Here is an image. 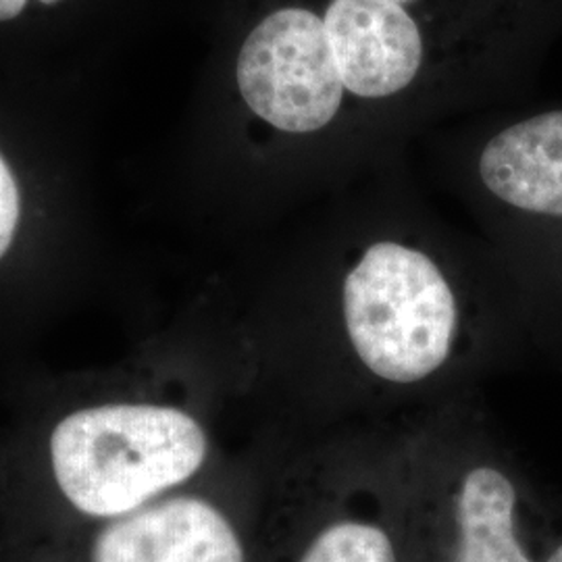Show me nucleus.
Listing matches in <instances>:
<instances>
[{"instance_id": "obj_1", "label": "nucleus", "mask_w": 562, "mask_h": 562, "mask_svg": "<svg viewBox=\"0 0 562 562\" xmlns=\"http://www.w3.org/2000/svg\"><path fill=\"white\" fill-rule=\"evenodd\" d=\"M562 32V0H261L234 88L299 159L371 148L515 101Z\"/></svg>"}, {"instance_id": "obj_2", "label": "nucleus", "mask_w": 562, "mask_h": 562, "mask_svg": "<svg viewBox=\"0 0 562 562\" xmlns=\"http://www.w3.org/2000/svg\"><path fill=\"white\" fill-rule=\"evenodd\" d=\"M209 436L188 411L155 402L80 406L48 436L53 519L36 536L120 519L201 473Z\"/></svg>"}, {"instance_id": "obj_3", "label": "nucleus", "mask_w": 562, "mask_h": 562, "mask_svg": "<svg viewBox=\"0 0 562 562\" xmlns=\"http://www.w3.org/2000/svg\"><path fill=\"white\" fill-rule=\"evenodd\" d=\"M341 308L357 357L383 382H423L452 352L457 296L440 262L411 241H369L344 276Z\"/></svg>"}, {"instance_id": "obj_4", "label": "nucleus", "mask_w": 562, "mask_h": 562, "mask_svg": "<svg viewBox=\"0 0 562 562\" xmlns=\"http://www.w3.org/2000/svg\"><path fill=\"white\" fill-rule=\"evenodd\" d=\"M11 562H252L240 519L201 494H169L120 519L34 536Z\"/></svg>"}, {"instance_id": "obj_5", "label": "nucleus", "mask_w": 562, "mask_h": 562, "mask_svg": "<svg viewBox=\"0 0 562 562\" xmlns=\"http://www.w3.org/2000/svg\"><path fill=\"white\" fill-rule=\"evenodd\" d=\"M519 494L513 480L492 464L467 471L443 508L429 525L423 562H536L517 529Z\"/></svg>"}, {"instance_id": "obj_6", "label": "nucleus", "mask_w": 562, "mask_h": 562, "mask_svg": "<svg viewBox=\"0 0 562 562\" xmlns=\"http://www.w3.org/2000/svg\"><path fill=\"white\" fill-rule=\"evenodd\" d=\"M292 562H402V550L385 522L341 517L322 525Z\"/></svg>"}, {"instance_id": "obj_7", "label": "nucleus", "mask_w": 562, "mask_h": 562, "mask_svg": "<svg viewBox=\"0 0 562 562\" xmlns=\"http://www.w3.org/2000/svg\"><path fill=\"white\" fill-rule=\"evenodd\" d=\"M21 220V194L18 180L0 155V261L11 250Z\"/></svg>"}, {"instance_id": "obj_8", "label": "nucleus", "mask_w": 562, "mask_h": 562, "mask_svg": "<svg viewBox=\"0 0 562 562\" xmlns=\"http://www.w3.org/2000/svg\"><path fill=\"white\" fill-rule=\"evenodd\" d=\"M42 4H57L59 0H41ZM27 0H0V21L15 20Z\"/></svg>"}, {"instance_id": "obj_9", "label": "nucleus", "mask_w": 562, "mask_h": 562, "mask_svg": "<svg viewBox=\"0 0 562 562\" xmlns=\"http://www.w3.org/2000/svg\"><path fill=\"white\" fill-rule=\"evenodd\" d=\"M546 562H562V542L550 552V557L546 559Z\"/></svg>"}]
</instances>
